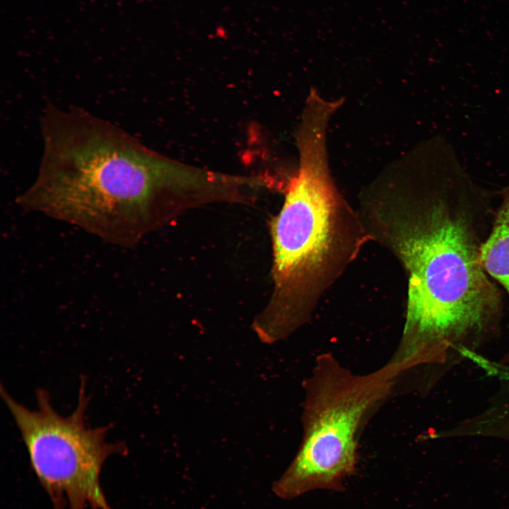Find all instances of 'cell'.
Listing matches in <instances>:
<instances>
[{
  "label": "cell",
  "mask_w": 509,
  "mask_h": 509,
  "mask_svg": "<svg viewBox=\"0 0 509 509\" xmlns=\"http://www.w3.org/2000/svg\"><path fill=\"white\" fill-rule=\"evenodd\" d=\"M480 259L488 276L509 296V186L503 189L501 202L495 209L490 231L481 249ZM500 363L509 367V351Z\"/></svg>",
  "instance_id": "obj_6"
},
{
  "label": "cell",
  "mask_w": 509,
  "mask_h": 509,
  "mask_svg": "<svg viewBox=\"0 0 509 509\" xmlns=\"http://www.w3.org/2000/svg\"><path fill=\"white\" fill-rule=\"evenodd\" d=\"M82 379L77 406L68 416L53 408L48 392L36 391L37 409L13 399L1 385L0 392L27 450L30 464L54 509H112L100 476L105 461L124 455V443L107 442L109 426L88 427L85 414L89 397Z\"/></svg>",
  "instance_id": "obj_5"
},
{
  "label": "cell",
  "mask_w": 509,
  "mask_h": 509,
  "mask_svg": "<svg viewBox=\"0 0 509 509\" xmlns=\"http://www.w3.org/2000/svg\"><path fill=\"white\" fill-rule=\"evenodd\" d=\"M419 187L368 203L361 218L369 238L385 244L408 276L406 320L394 356L416 368L447 370L473 361L500 328L503 293L480 259L496 209L460 177Z\"/></svg>",
  "instance_id": "obj_1"
},
{
  "label": "cell",
  "mask_w": 509,
  "mask_h": 509,
  "mask_svg": "<svg viewBox=\"0 0 509 509\" xmlns=\"http://www.w3.org/2000/svg\"><path fill=\"white\" fill-rule=\"evenodd\" d=\"M486 428L491 438L509 440V381L491 404L487 414Z\"/></svg>",
  "instance_id": "obj_7"
},
{
  "label": "cell",
  "mask_w": 509,
  "mask_h": 509,
  "mask_svg": "<svg viewBox=\"0 0 509 509\" xmlns=\"http://www.w3.org/2000/svg\"><path fill=\"white\" fill-rule=\"evenodd\" d=\"M43 152L33 183L17 199L122 247L185 212L223 203L226 173L182 163L78 107H45Z\"/></svg>",
  "instance_id": "obj_2"
},
{
  "label": "cell",
  "mask_w": 509,
  "mask_h": 509,
  "mask_svg": "<svg viewBox=\"0 0 509 509\" xmlns=\"http://www.w3.org/2000/svg\"><path fill=\"white\" fill-rule=\"evenodd\" d=\"M410 369L406 362L391 358L375 371L359 375L330 353L317 356L303 384L302 442L274 484V492L291 499L314 489L342 490L343 481L356 471L357 435L363 421Z\"/></svg>",
  "instance_id": "obj_4"
},
{
  "label": "cell",
  "mask_w": 509,
  "mask_h": 509,
  "mask_svg": "<svg viewBox=\"0 0 509 509\" xmlns=\"http://www.w3.org/2000/svg\"><path fill=\"white\" fill-rule=\"evenodd\" d=\"M330 119L319 110L302 115L296 135L298 169L283 189L281 210L269 221L273 288L252 324L264 344L286 339L307 322L320 295L369 238L330 174Z\"/></svg>",
  "instance_id": "obj_3"
}]
</instances>
